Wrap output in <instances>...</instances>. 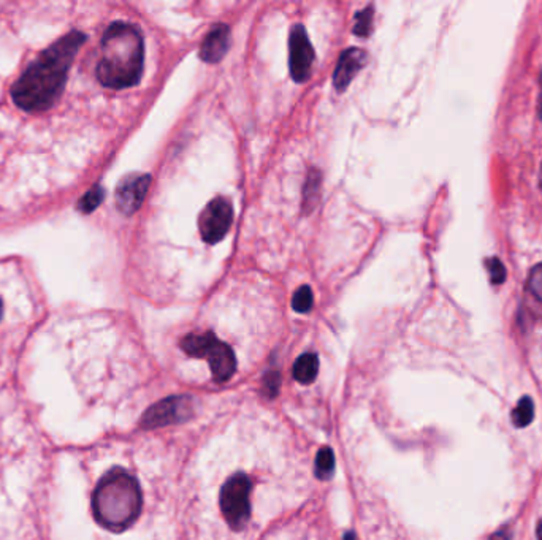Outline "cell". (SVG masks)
<instances>
[{
  "label": "cell",
  "mask_w": 542,
  "mask_h": 540,
  "mask_svg": "<svg viewBox=\"0 0 542 540\" xmlns=\"http://www.w3.org/2000/svg\"><path fill=\"white\" fill-rule=\"evenodd\" d=\"M539 115H541V118H542V92H541V99H539Z\"/></svg>",
  "instance_id": "d4e9b609"
},
{
  "label": "cell",
  "mask_w": 542,
  "mask_h": 540,
  "mask_svg": "<svg viewBox=\"0 0 542 540\" xmlns=\"http://www.w3.org/2000/svg\"><path fill=\"white\" fill-rule=\"evenodd\" d=\"M230 27L227 24H217L204 37L200 46V58L208 64H216L225 56L229 50Z\"/></svg>",
  "instance_id": "8fae6325"
},
{
  "label": "cell",
  "mask_w": 542,
  "mask_h": 540,
  "mask_svg": "<svg viewBox=\"0 0 542 540\" xmlns=\"http://www.w3.org/2000/svg\"><path fill=\"white\" fill-rule=\"evenodd\" d=\"M489 540H510V533L503 529V531H498V533L493 534Z\"/></svg>",
  "instance_id": "7402d4cb"
},
{
  "label": "cell",
  "mask_w": 542,
  "mask_h": 540,
  "mask_svg": "<svg viewBox=\"0 0 542 540\" xmlns=\"http://www.w3.org/2000/svg\"><path fill=\"white\" fill-rule=\"evenodd\" d=\"M0 314H2V301H0Z\"/></svg>",
  "instance_id": "484cf974"
},
{
  "label": "cell",
  "mask_w": 542,
  "mask_h": 540,
  "mask_svg": "<svg viewBox=\"0 0 542 540\" xmlns=\"http://www.w3.org/2000/svg\"><path fill=\"white\" fill-rule=\"evenodd\" d=\"M181 349L187 355L206 358L210 362L211 374L214 381L223 384L235 374L236 358L229 344L219 341L214 333L187 335L181 341Z\"/></svg>",
  "instance_id": "277c9868"
},
{
  "label": "cell",
  "mask_w": 542,
  "mask_h": 540,
  "mask_svg": "<svg viewBox=\"0 0 542 540\" xmlns=\"http://www.w3.org/2000/svg\"><path fill=\"white\" fill-rule=\"evenodd\" d=\"M86 42L83 33H67L40 54L12 88L14 103L24 111H45L58 102L78 50Z\"/></svg>",
  "instance_id": "6da1fadb"
},
{
  "label": "cell",
  "mask_w": 542,
  "mask_h": 540,
  "mask_svg": "<svg viewBox=\"0 0 542 540\" xmlns=\"http://www.w3.org/2000/svg\"><path fill=\"white\" fill-rule=\"evenodd\" d=\"M145 62V43L140 31L128 23L116 21L103 33L102 58L97 78L105 88L126 90L140 81Z\"/></svg>",
  "instance_id": "7a4b0ae2"
},
{
  "label": "cell",
  "mask_w": 542,
  "mask_h": 540,
  "mask_svg": "<svg viewBox=\"0 0 542 540\" xmlns=\"http://www.w3.org/2000/svg\"><path fill=\"white\" fill-rule=\"evenodd\" d=\"M194 415V401L189 396H170L166 400L156 403L149 407L143 419L141 426L145 430H154L162 426L183 423Z\"/></svg>",
  "instance_id": "8992f818"
},
{
  "label": "cell",
  "mask_w": 542,
  "mask_h": 540,
  "mask_svg": "<svg viewBox=\"0 0 542 540\" xmlns=\"http://www.w3.org/2000/svg\"><path fill=\"white\" fill-rule=\"evenodd\" d=\"M251 480L244 474L230 477L221 489V510L230 527L240 531L246 526L251 514Z\"/></svg>",
  "instance_id": "5b68a950"
},
{
  "label": "cell",
  "mask_w": 542,
  "mask_h": 540,
  "mask_svg": "<svg viewBox=\"0 0 542 540\" xmlns=\"http://www.w3.org/2000/svg\"><path fill=\"white\" fill-rule=\"evenodd\" d=\"M103 198H105V191L100 185H94L90 192H86L81 200L78 202V210L84 213V214H90L92 211L96 210L99 204H102Z\"/></svg>",
  "instance_id": "e0dca14e"
},
{
  "label": "cell",
  "mask_w": 542,
  "mask_h": 540,
  "mask_svg": "<svg viewBox=\"0 0 542 540\" xmlns=\"http://www.w3.org/2000/svg\"><path fill=\"white\" fill-rule=\"evenodd\" d=\"M527 299L531 306V311L542 316V263L536 265L529 271L527 282Z\"/></svg>",
  "instance_id": "7c38bea8"
},
{
  "label": "cell",
  "mask_w": 542,
  "mask_h": 540,
  "mask_svg": "<svg viewBox=\"0 0 542 540\" xmlns=\"http://www.w3.org/2000/svg\"><path fill=\"white\" fill-rule=\"evenodd\" d=\"M289 62H290V73L297 83H305L313 69L314 52L311 42L308 39L307 31L301 24H297L290 33L289 42Z\"/></svg>",
  "instance_id": "ba28073f"
},
{
  "label": "cell",
  "mask_w": 542,
  "mask_h": 540,
  "mask_svg": "<svg viewBox=\"0 0 542 540\" xmlns=\"http://www.w3.org/2000/svg\"><path fill=\"white\" fill-rule=\"evenodd\" d=\"M345 540H356V535L354 533H346Z\"/></svg>",
  "instance_id": "cb8c5ba5"
},
{
  "label": "cell",
  "mask_w": 542,
  "mask_h": 540,
  "mask_svg": "<svg viewBox=\"0 0 542 540\" xmlns=\"http://www.w3.org/2000/svg\"><path fill=\"white\" fill-rule=\"evenodd\" d=\"M151 185L149 175H128L116 187V206L122 214L130 216L140 208Z\"/></svg>",
  "instance_id": "9c48e42d"
},
{
  "label": "cell",
  "mask_w": 542,
  "mask_h": 540,
  "mask_svg": "<svg viewBox=\"0 0 542 540\" xmlns=\"http://www.w3.org/2000/svg\"><path fill=\"white\" fill-rule=\"evenodd\" d=\"M535 419V404L529 396H523L522 400L518 401L514 412H512V423L517 428H525L528 426Z\"/></svg>",
  "instance_id": "9a60e30c"
},
{
  "label": "cell",
  "mask_w": 542,
  "mask_h": 540,
  "mask_svg": "<svg viewBox=\"0 0 542 540\" xmlns=\"http://www.w3.org/2000/svg\"><path fill=\"white\" fill-rule=\"evenodd\" d=\"M541 187H542V178H541Z\"/></svg>",
  "instance_id": "4316f807"
},
{
  "label": "cell",
  "mask_w": 542,
  "mask_h": 540,
  "mask_svg": "<svg viewBox=\"0 0 542 540\" xmlns=\"http://www.w3.org/2000/svg\"><path fill=\"white\" fill-rule=\"evenodd\" d=\"M487 270L490 273V279L493 284H501L506 279V270H504L503 263L498 261V259L489 261Z\"/></svg>",
  "instance_id": "44dd1931"
},
{
  "label": "cell",
  "mask_w": 542,
  "mask_h": 540,
  "mask_svg": "<svg viewBox=\"0 0 542 540\" xmlns=\"http://www.w3.org/2000/svg\"><path fill=\"white\" fill-rule=\"evenodd\" d=\"M313 301L314 297L311 287L301 286L300 289L295 292L294 298H292V308H294L295 311L305 314V312L311 311Z\"/></svg>",
  "instance_id": "d6986e66"
},
{
  "label": "cell",
  "mask_w": 542,
  "mask_h": 540,
  "mask_svg": "<svg viewBox=\"0 0 542 540\" xmlns=\"http://www.w3.org/2000/svg\"><path fill=\"white\" fill-rule=\"evenodd\" d=\"M143 506L140 485L134 476L115 468L97 483L92 495V512L97 523L109 531L121 533L134 525Z\"/></svg>",
  "instance_id": "3957f363"
},
{
  "label": "cell",
  "mask_w": 542,
  "mask_h": 540,
  "mask_svg": "<svg viewBox=\"0 0 542 540\" xmlns=\"http://www.w3.org/2000/svg\"><path fill=\"white\" fill-rule=\"evenodd\" d=\"M373 16H375V8L366 7L362 12L356 14V24H354V33L358 37H368L373 26Z\"/></svg>",
  "instance_id": "ac0fdd59"
},
{
  "label": "cell",
  "mask_w": 542,
  "mask_h": 540,
  "mask_svg": "<svg viewBox=\"0 0 542 540\" xmlns=\"http://www.w3.org/2000/svg\"><path fill=\"white\" fill-rule=\"evenodd\" d=\"M366 61H368V56L364 50H358V48L346 50L339 58L337 71L333 73V84L337 90L343 92L352 83V80L356 78L358 71L364 69Z\"/></svg>",
  "instance_id": "30bf717a"
},
{
  "label": "cell",
  "mask_w": 542,
  "mask_h": 540,
  "mask_svg": "<svg viewBox=\"0 0 542 540\" xmlns=\"http://www.w3.org/2000/svg\"><path fill=\"white\" fill-rule=\"evenodd\" d=\"M281 387V375L276 371H271L265 375L263 379V393L267 394L268 398H275Z\"/></svg>",
  "instance_id": "ffe728a7"
},
{
  "label": "cell",
  "mask_w": 542,
  "mask_h": 540,
  "mask_svg": "<svg viewBox=\"0 0 542 540\" xmlns=\"http://www.w3.org/2000/svg\"><path fill=\"white\" fill-rule=\"evenodd\" d=\"M233 223V208L227 198L217 197L204 206L198 219V229L204 242L216 244L227 235Z\"/></svg>",
  "instance_id": "52a82bcc"
},
{
  "label": "cell",
  "mask_w": 542,
  "mask_h": 540,
  "mask_svg": "<svg viewBox=\"0 0 542 540\" xmlns=\"http://www.w3.org/2000/svg\"><path fill=\"white\" fill-rule=\"evenodd\" d=\"M320 197V175L318 170H311L308 175L307 185L303 192V206L305 211L313 210Z\"/></svg>",
  "instance_id": "5bb4252c"
},
{
  "label": "cell",
  "mask_w": 542,
  "mask_h": 540,
  "mask_svg": "<svg viewBox=\"0 0 542 540\" xmlns=\"http://www.w3.org/2000/svg\"><path fill=\"white\" fill-rule=\"evenodd\" d=\"M319 371V358L316 354H303V355L295 362L294 377L300 384H311L318 377Z\"/></svg>",
  "instance_id": "4fadbf2b"
},
{
  "label": "cell",
  "mask_w": 542,
  "mask_h": 540,
  "mask_svg": "<svg viewBox=\"0 0 542 540\" xmlns=\"http://www.w3.org/2000/svg\"><path fill=\"white\" fill-rule=\"evenodd\" d=\"M536 534H537V539L542 540V520L537 523V529H536Z\"/></svg>",
  "instance_id": "603a6c76"
},
{
  "label": "cell",
  "mask_w": 542,
  "mask_h": 540,
  "mask_svg": "<svg viewBox=\"0 0 542 540\" xmlns=\"http://www.w3.org/2000/svg\"><path fill=\"white\" fill-rule=\"evenodd\" d=\"M333 472H335V455L328 447H324L320 449L316 458V476L322 480H327L333 476Z\"/></svg>",
  "instance_id": "2e32d148"
}]
</instances>
